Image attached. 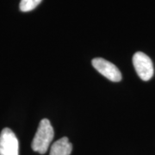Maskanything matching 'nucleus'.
Listing matches in <instances>:
<instances>
[{
    "label": "nucleus",
    "instance_id": "obj_1",
    "mask_svg": "<svg viewBox=\"0 0 155 155\" xmlns=\"http://www.w3.org/2000/svg\"><path fill=\"white\" fill-rule=\"evenodd\" d=\"M54 136V131L49 120L42 119L39 123L37 131L33 139L31 147L35 152L44 154L49 147Z\"/></svg>",
    "mask_w": 155,
    "mask_h": 155
},
{
    "label": "nucleus",
    "instance_id": "obj_2",
    "mask_svg": "<svg viewBox=\"0 0 155 155\" xmlns=\"http://www.w3.org/2000/svg\"><path fill=\"white\" fill-rule=\"evenodd\" d=\"M133 65L138 76L144 81H148L153 76V62L142 52H137L133 56Z\"/></svg>",
    "mask_w": 155,
    "mask_h": 155
},
{
    "label": "nucleus",
    "instance_id": "obj_3",
    "mask_svg": "<svg viewBox=\"0 0 155 155\" xmlns=\"http://www.w3.org/2000/svg\"><path fill=\"white\" fill-rule=\"evenodd\" d=\"M0 155H19V142L14 132L5 127L0 134Z\"/></svg>",
    "mask_w": 155,
    "mask_h": 155
},
{
    "label": "nucleus",
    "instance_id": "obj_4",
    "mask_svg": "<svg viewBox=\"0 0 155 155\" xmlns=\"http://www.w3.org/2000/svg\"><path fill=\"white\" fill-rule=\"evenodd\" d=\"M91 64L97 72L112 82H120L122 80V76L121 72L110 61L103 58H95L91 61Z\"/></svg>",
    "mask_w": 155,
    "mask_h": 155
},
{
    "label": "nucleus",
    "instance_id": "obj_5",
    "mask_svg": "<svg viewBox=\"0 0 155 155\" xmlns=\"http://www.w3.org/2000/svg\"><path fill=\"white\" fill-rule=\"evenodd\" d=\"M72 150V143L67 137H63L52 145L49 155H70Z\"/></svg>",
    "mask_w": 155,
    "mask_h": 155
},
{
    "label": "nucleus",
    "instance_id": "obj_6",
    "mask_svg": "<svg viewBox=\"0 0 155 155\" xmlns=\"http://www.w3.org/2000/svg\"><path fill=\"white\" fill-rule=\"evenodd\" d=\"M42 0H21L20 3V10L22 12H28L33 11L41 4Z\"/></svg>",
    "mask_w": 155,
    "mask_h": 155
}]
</instances>
